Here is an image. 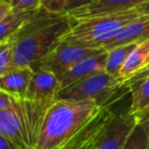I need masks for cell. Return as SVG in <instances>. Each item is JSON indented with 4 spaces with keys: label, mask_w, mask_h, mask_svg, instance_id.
Here are the masks:
<instances>
[{
    "label": "cell",
    "mask_w": 149,
    "mask_h": 149,
    "mask_svg": "<svg viewBox=\"0 0 149 149\" xmlns=\"http://www.w3.org/2000/svg\"><path fill=\"white\" fill-rule=\"evenodd\" d=\"M71 26L65 14L41 9L13 39V66L31 68L60 43Z\"/></svg>",
    "instance_id": "cell-1"
},
{
    "label": "cell",
    "mask_w": 149,
    "mask_h": 149,
    "mask_svg": "<svg viewBox=\"0 0 149 149\" xmlns=\"http://www.w3.org/2000/svg\"><path fill=\"white\" fill-rule=\"evenodd\" d=\"M100 109L92 100H56L48 108L31 149L63 148Z\"/></svg>",
    "instance_id": "cell-2"
},
{
    "label": "cell",
    "mask_w": 149,
    "mask_h": 149,
    "mask_svg": "<svg viewBox=\"0 0 149 149\" xmlns=\"http://www.w3.org/2000/svg\"><path fill=\"white\" fill-rule=\"evenodd\" d=\"M49 107L26 98H15L12 105L0 110V135L22 149H31Z\"/></svg>",
    "instance_id": "cell-3"
},
{
    "label": "cell",
    "mask_w": 149,
    "mask_h": 149,
    "mask_svg": "<svg viewBox=\"0 0 149 149\" xmlns=\"http://www.w3.org/2000/svg\"><path fill=\"white\" fill-rule=\"evenodd\" d=\"M139 16H141L134 8L118 13L71 20L70 28L61 37L60 42L102 49V46L120 29Z\"/></svg>",
    "instance_id": "cell-4"
},
{
    "label": "cell",
    "mask_w": 149,
    "mask_h": 149,
    "mask_svg": "<svg viewBox=\"0 0 149 149\" xmlns=\"http://www.w3.org/2000/svg\"><path fill=\"white\" fill-rule=\"evenodd\" d=\"M131 93L129 86L106 72L97 73L60 90L57 100H92L100 107H111Z\"/></svg>",
    "instance_id": "cell-5"
},
{
    "label": "cell",
    "mask_w": 149,
    "mask_h": 149,
    "mask_svg": "<svg viewBox=\"0 0 149 149\" xmlns=\"http://www.w3.org/2000/svg\"><path fill=\"white\" fill-rule=\"evenodd\" d=\"M106 52L104 49L88 48L60 42L53 50L31 66L35 71H49L59 77L80 60Z\"/></svg>",
    "instance_id": "cell-6"
},
{
    "label": "cell",
    "mask_w": 149,
    "mask_h": 149,
    "mask_svg": "<svg viewBox=\"0 0 149 149\" xmlns=\"http://www.w3.org/2000/svg\"><path fill=\"white\" fill-rule=\"evenodd\" d=\"M115 113L111 107H102L74 138L61 149H96Z\"/></svg>",
    "instance_id": "cell-7"
},
{
    "label": "cell",
    "mask_w": 149,
    "mask_h": 149,
    "mask_svg": "<svg viewBox=\"0 0 149 149\" xmlns=\"http://www.w3.org/2000/svg\"><path fill=\"white\" fill-rule=\"evenodd\" d=\"M138 124V119L131 112L130 106L115 113L96 149H123L130 134Z\"/></svg>",
    "instance_id": "cell-8"
},
{
    "label": "cell",
    "mask_w": 149,
    "mask_h": 149,
    "mask_svg": "<svg viewBox=\"0 0 149 149\" xmlns=\"http://www.w3.org/2000/svg\"><path fill=\"white\" fill-rule=\"evenodd\" d=\"M61 90L58 77L49 71H35L26 94V99L51 106Z\"/></svg>",
    "instance_id": "cell-9"
},
{
    "label": "cell",
    "mask_w": 149,
    "mask_h": 149,
    "mask_svg": "<svg viewBox=\"0 0 149 149\" xmlns=\"http://www.w3.org/2000/svg\"><path fill=\"white\" fill-rule=\"evenodd\" d=\"M147 0H93L88 5L67 12L65 16L71 20H78L104 14L118 13L134 9Z\"/></svg>",
    "instance_id": "cell-10"
},
{
    "label": "cell",
    "mask_w": 149,
    "mask_h": 149,
    "mask_svg": "<svg viewBox=\"0 0 149 149\" xmlns=\"http://www.w3.org/2000/svg\"><path fill=\"white\" fill-rule=\"evenodd\" d=\"M147 39H149V16H141L120 29L102 46V49L108 51L118 46L140 43Z\"/></svg>",
    "instance_id": "cell-11"
},
{
    "label": "cell",
    "mask_w": 149,
    "mask_h": 149,
    "mask_svg": "<svg viewBox=\"0 0 149 149\" xmlns=\"http://www.w3.org/2000/svg\"><path fill=\"white\" fill-rule=\"evenodd\" d=\"M107 59V51L94 56H89L87 58L80 60L74 66L67 70L64 74L58 77L60 82L61 90L82 79L92 76L97 73L104 72Z\"/></svg>",
    "instance_id": "cell-12"
},
{
    "label": "cell",
    "mask_w": 149,
    "mask_h": 149,
    "mask_svg": "<svg viewBox=\"0 0 149 149\" xmlns=\"http://www.w3.org/2000/svg\"><path fill=\"white\" fill-rule=\"evenodd\" d=\"M33 71L31 68H14L0 78V90L17 99L26 97Z\"/></svg>",
    "instance_id": "cell-13"
},
{
    "label": "cell",
    "mask_w": 149,
    "mask_h": 149,
    "mask_svg": "<svg viewBox=\"0 0 149 149\" xmlns=\"http://www.w3.org/2000/svg\"><path fill=\"white\" fill-rule=\"evenodd\" d=\"M149 62V39L137 44L129 54L120 71V80L124 83L132 78L137 72Z\"/></svg>",
    "instance_id": "cell-14"
},
{
    "label": "cell",
    "mask_w": 149,
    "mask_h": 149,
    "mask_svg": "<svg viewBox=\"0 0 149 149\" xmlns=\"http://www.w3.org/2000/svg\"><path fill=\"white\" fill-rule=\"evenodd\" d=\"M41 9V8H40ZM13 11L0 22V44L13 40L22 28L39 11Z\"/></svg>",
    "instance_id": "cell-15"
},
{
    "label": "cell",
    "mask_w": 149,
    "mask_h": 149,
    "mask_svg": "<svg viewBox=\"0 0 149 149\" xmlns=\"http://www.w3.org/2000/svg\"><path fill=\"white\" fill-rule=\"evenodd\" d=\"M131 102L130 110L137 117L149 109V77L130 86Z\"/></svg>",
    "instance_id": "cell-16"
},
{
    "label": "cell",
    "mask_w": 149,
    "mask_h": 149,
    "mask_svg": "<svg viewBox=\"0 0 149 149\" xmlns=\"http://www.w3.org/2000/svg\"><path fill=\"white\" fill-rule=\"evenodd\" d=\"M137 44L139 43L127 44V45L118 46V47H115L113 49L108 50L107 51L104 72L114 76L116 78H119L122 66L126 61V59L128 58L129 54L132 52V50L137 46Z\"/></svg>",
    "instance_id": "cell-17"
},
{
    "label": "cell",
    "mask_w": 149,
    "mask_h": 149,
    "mask_svg": "<svg viewBox=\"0 0 149 149\" xmlns=\"http://www.w3.org/2000/svg\"><path fill=\"white\" fill-rule=\"evenodd\" d=\"M148 144L147 132L141 124L138 123L130 134L123 149H148Z\"/></svg>",
    "instance_id": "cell-18"
},
{
    "label": "cell",
    "mask_w": 149,
    "mask_h": 149,
    "mask_svg": "<svg viewBox=\"0 0 149 149\" xmlns=\"http://www.w3.org/2000/svg\"><path fill=\"white\" fill-rule=\"evenodd\" d=\"M14 68L13 40L0 44V78Z\"/></svg>",
    "instance_id": "cell-19"
},
{
    "label": "cell",
    "mask_w": 149,
    "mask_h": 149,
    "mask_svg": "<svg viewBox=\"0 0 149 149\" xmlns=\"http://www.w3.org/2000/svg\"><path fill=\"white\" fill-rule=\"evenodd\" d=\"M10 5L13 11H33L41 8L42 0H12Z\"/></svg>",
    "instance_id": "cell-20"
},
{
    "label": "cell",
    "mask_w": 149,
    "mask_h": 149,
    "mask_svg": "<svg viewBox=\"0 0 149 149\" xmlns=\"http://www.w3.org/2000/svg\"><path fill=\"white\" fill-rule=\"evenodd\" d=\"M93 0H65L64 14H66L69 11H72L74 9H77V8L88 5Z\"/></svg>",
    "instance_id": "cell-21"
},
{
    "label": "cell",
    "mask_w": 149,
    "mask_h": 149,
    "mask_svg": "<svg viewBox=\"0 0 149 149\" xmlns=\"http://www.w3.org/2000/svg\"><path fill=\"white\" fill-rule=\"evenodd\" d=\"M148 77H149V62L144 66L143 68H141L139 72L136 73L133 77L130 78V79L128 80L127 82H125V83H126V85L130 87V86H132L133 84L138 83V82L142 81V80L146 79V78H148Z\"/></svg>",
    "instance_id": "cell-22"
},
{
    "label": "cell",
    "mask_w": 149,
    "mask_h": 149,
    "mask_svg": "<svg viewBox=\"0 0 149 149\" xmlns=\"http://www.w3.org/2000/svg\"><path fill=\"white\" fill-rule=\"evenodd\" d=\"M14 100H15L14 97L8 95L7 93L0 90V110L5 109V108L9 107L10 105H12Z\"/></svg>",
    "instance_id": "cell-23"
},
{
    "label": "cell",
    "mask_w": 149,
    "mask_h": 149,
    "mask_svg": "<svg viewBox=\"0 0 149 149\" xmlns=\"http://www.w3.org/2000/svg\"><path fill=\"white\" fill-rule=\"evenodd\" d=\"M0 149H22L15 143L0 135Z\"/></svg>",
    "instance_id": "cell-24"
},
{
    "label": "cell",
    "mask_w": 149,
    "mask_h": 149,
    "mask_svg": "<svg viewBox=\"0 0 149 149\" xmlns=\"http://www.w3.org/2000/svg\"><path fill=\"white\" fill-rule=\"evenodd\" d=\"M138 123L141 124L144 127V129L146 130L148 135V141H149V109L138 117ZM148 147H149V144H148Z\"/></svg>",
    "instance_id": "cell-25"
},
{
    "label": "cell",
    "mask_w": 149,
    "mask_h": 149,
    "mask_svg": "<svg viewBox=\"0 0 149 149\" xmlns=\"http://www.w3.org/2000/svg\"><path fill=\"white\" fill-rule=\"evenodd\" d=\"M12 11L10 3H0V22Z\"/></svg>",
    "instance_id": "cell-26"
},
{
    "label": "cell",
    "mask_w": 149,
    "mask_h": 149,
    "mask_svg": "<svg viewBox=\"0 0 149 149\" xmlns=\"http://www.w3.org/2000/svg\"><path fill=\"white\" fill-rule=\"evenodd\" d=\"M135 9L140 16H149V0L138 5Z\"/></svg>",
    "instance_id": "cell-27"
},
{
    "label": "cell",
    "mask_w": 149,
    "mask_h": 149,
    "mask_svg": "<svg viewBox=\"0 0 149 149\" xmlns=\"http://www.w3.org/2000/svg\"><path fill=\"white\" fill-rule=\"evenodd\" d=\"M51 1V0H42V6H41V8H44L46 5H47L49 2Z\"/></svg>",
    "instance_id": "cell-28"
},
{
    "label": "cell",
    "mask_w": 149,
    "mask_h": 149,
    "mask_svg": "<svg viewBox=\"0 0 149 149\" xmlns=\"http://www.w3.org/2000/svg\"><path fill=\"white\" fill-rule=\"evenodd\" d=\"M12 0H0V3H11Z\"/></svg>",
    "instance_id": "cell-29"
},
{
    "label": "cell",
    "mask_w": 149,
    "mask_h": 149,
    "mask_svg": "<svg viewBox=\"0 0 149 149\" xmlns=\"http://www.w3.org/2000/svg\"><path fill=\"white\" fill-rule=\"evenodd\" d=\"M148 149H149V147H148Z\"/></svg>",
    "instance_id": "cell-30"
}]
</instances>
